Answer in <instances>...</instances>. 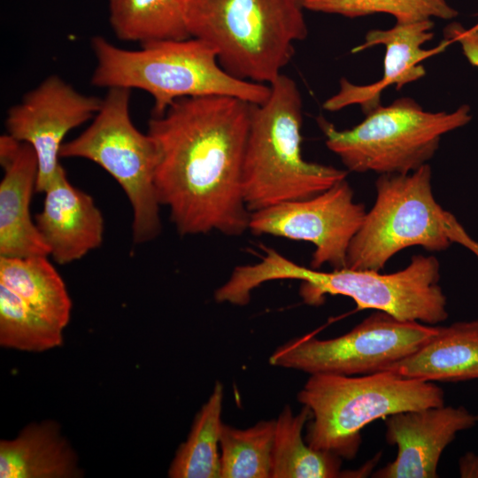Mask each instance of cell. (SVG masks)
I'll list each match as a JSON object with an SVG mask.
<instances>
[{
	"instance_id": "obj_4",
	"label": "cell",
	"mask_w": 478,
	"mask_h": 478,
	"mask_svg": "<svg viewBox=\"0 0 478 478\" xmlns=\"http://www.w3.org/2000/svg\"><path fill=\"white\" fill-rule=\"evenodd\" d=\"M303 9L297 0H185V20L228 73L269 85L307 35Z\"/></svg>"
},
{
	"instance_id": "obj_23",
	"label": "cell",
	"mask_w": 478,
	"mask_h": 478,
	"mask_svg": "<svg viewBox=\"0 0 478 478\" xmlns=\"http://www.w3.org/2000/svg\"><path fill=\"white\" fill-rule=\"evenodd\" d=\"M275 420L246 429L222 424L220 478H271Z\"/></svg>"
},
{
	"instance_id": "obj_8",
	"label": "cell",
	"mask_w": 478,
	"mask_h": 478,
	"mask_svg": "<svg viewBox=\"0 0 478 478\" xmlns=\"http://www.w3.org/2000/svg\"><path fill=\"white\" fill-rule=\"evenodd\" d=\"M431 181L428 164L409 173L380 174L374 203L350 243L345 268L380 272L406 248L440 251L452 243Z\"/></svg>"
},
{
	"instance_id": "obj_6",
	"label": "cell",
	"mask_w": 478,
	"mask_h": 478,
	"mask_svg": "<svg viewBox=\"0 0 478 478\" xmlns=\"http://www.w3.org/2000/svg\"><path fill=\"white\" fill-rule=\"evenodd\" d=\"M351 129L339 130L322 117L317 121L327 147L349 171L379 174L409 173L428 164L442 137L466 125L470 107L454 112H428L412 98L379 105Z\"/></svg>"
},
{
	"instance_id": "obj_12",
	"label": "cell",
	"mask_w": 478,
	"mask_h": 478,
	"mask_svg": "<svg viewBox=\"0 0 478 478\" xmlns=\"http://www.w3.org/2000/svg\"><path fill=\"white\" fill-rule=\"evenodd\" d=\"M101 104L102 99L82 94L59 76L50 75L8 110L7 134L35 152L36 192L43 193L54 178L66 135L92 120Z\"/></svg>"
},
{
	"instance_id": "obj_5",
	"label": "cell",
	"mask_w": 478,
	"mask_h": 478,
	"mask_svg": "<svg viewBox=\"0 0 478 478\" xmlns=\"http://www.w3.org/2000/svg\"><path fill=\"white\" fill-rule=\"evenodd\" d=\"M297 399L312 412L306 443L352 459L364 427L395 413L443 405L444 392L432 382L385 370L359 375L310 374Z\"/></svg>"
},
{
	"instance_id": "obj_26",
	"label": "cell",
	"mask_w": 478,
	"mask_h": 478,
	"mask_svg": "<svg viewBox=\"0 0 478 478\" xmlns=\"http://www.w3.org/2000/svg\"><path fill=\"white\" fill-rule=\"evenodd\" d=\"M445 39L458 42L469 63L478 68V23L465 29L459 23H451L444 29Z\"/></svg>"
},
{
	"instance_id": "obj_2",
	"label": "cell",
	"mask_w": 478,
	"mask_h": 478,
	"mask_svg": "<svg viewBox=\"0 0 478 478\" xmlns=\"http://www.w3.org/2000/svg\"><path fill=\"white\" fill-rule=\"evenodd\" d=\"M90 46L96 61L91 84L146 91L154 101L152 116L162 115L175 101L185 97L226 96L259 104L270 94L269 85L228 73L215 50L194 37L127 50L103 36H94Z\"/></svg>"
},
{
	"instance_id": "obj_19",
	"label": "cell",
	"mask_w": 478,
	"mask_h": 478,
	"mask_svg": "<svg viewBox=\"0 0 478 478\" xmlns=\"http://www.w3.org/2000/svg\"><path fill=\"white\" fill-rule=\"evenodd\" d=\"M47 257L0 256V283L64 329L70 320L72 301L62 277Z\"/></svg>"
},
{
	"instance_id": "obj_13",
	"label": "cell",
	"mask_w": 478,
	"mask_h": 478,
	"mask_svg": "<svg viewBox=\"0 0 478 478\" xmlns=\"http://www.w3.org/2000/svg\"><path fill=\"white\" fill-rule=\"evenodd\" d=\"M434 22L432 19L400 23L396 22L389 29H373L366 34L361 45L352 50L358 53L367 48L383 45L385 47L384 70L381 80L367 85H357L345 78L341 79L337 93L323 103L328 112L340 111L357 104L367 114L381 105V96L389 86L400 89L405 85L425 76L426 71L420 63L439 54L451 43L444 39L433 49L421 46L432 40Z\"/></svg>"
},
{
	"instance_id": "obj_1",
	"label": "cell",
	"mask_w": 478,
	"mask_h": 478,
	"mask_svg": "<svg viewBox=\"0 0 478 478\" xmlns=\"http://www.w3.org/2000/svg\"><path fill=\"white\" fill-rule=\"evenodd\" d=\"M252 105L226 96L185 97L150 120L158 197L181 235L249 230L243 166Z\"/></svg>"
},
{
	"instance_id": "obj_27",
	"label": "cell",
	"mask_w": 478,
	"mask_h": 478,
	"mask_svg": "<svg viewBox=\"0 0 478 478\" xmlns=\"http://www.w3.org/2000/svg\"><path fill=\"white\" fill-rule=\"evenodd\" d=\"M443 220L451 242L462 245L478 258V241L466 231L454 215L444 210Z\"/></svg>"
},
{
	"instance_id": "obj_11",
	"label": "cell",
	"mask_w": 478,
	"mask_h": 478,
	"mask_svg": "<svg viewBox=\"0 0 478 478\" xmlns=\"http://www.w3.org/2000/svg\"><path fill=\"white\" fill-rule=\"evenodd\" d=\"M366 209L354 200L346 179L312 197L292 200L251 212L249 230L312 243L311 267L329 265L346 267L350 243L358 230Z\"/></svg>"
},
{
	"instance_id": "obj_18",
	"label": "cell",
	"mask_w": 478,
	"mask_h": 478,
	"mask_svg": "<svg viewBox=\"0 0 478 478\" xmlns=\"http://www.w3.org/2000/svg\"><path fill=\"white\" fill-rule=\"evenodd\" d=\"M77 456L53 420L32 423L0 441L1 478L81 477Z\"/></svg>"
},
{
	"instance_id": "obj_14",
	"label": "cell",
	"mask_w": 478,
	"mask_h": 478,
	"mask_svg": "<svg viewBox=\"0 0 478 478\" xmlns=\"http://www.w3.org/2000/svg\"><path fill=\"white\" fill-rule=\"evenodd\" d=\"M478 415L463 406H430L386 417V440L396 459L374 473L377 478H436L440 457L456 435L475 426Z\"/></svg>"
},
{
	"instance_id": "obj_21",
	"label": "cell",
	"mask_w": 478,
	"mask_h": 478,
	"mask_svg": "<svg viewBox=\"0 0 478 478\" xmlns=\"http://www.w3.org/2000/svg\"><path fill=\"white\" fill-rule=\"evenodd\" d=\"M109 20L121 41L142 44L191 37L185 0H107Z\"/></svg>"
},
{
	"instance_id": "obj_10",
	"label": "cell",
	"mask_w": 478,
	"mask_h": 478,
	"mask_svg": "<svg viewBox=\"0 0 478 478\" xmlns=\"http://www.w3.org/2000/svg\"><path fill=\"white\" fill-rule=\"evenodd\" d=\"M302 279V293L309 305L323 302L326 295H340L351 298L358 310L382 311L400 320L436 325L448 318L446 297L439 285L440 264L431 255H415L406 267L392 274L309 267Z\"/></svg>"
},
{
	"instance_id": "obj_7",
	"label": "cell",
	"mask_w": 478,
	"mask_h": 478,
	"mask_svg": "<svg viewBox=\"0 0 478 478\" xmlns=\"http://www.w3.org/2000/svg\"><path fill=\"white\" fill-rule=\"evenodd\" d=\"M130 94L128 89H108L90 125L63 143L60 158L90 160L114 178L132 208L133 239L141 243L154 239L161 230L155 183L158 150L148 133L135 127Z\"/></svg>"
},
{
	"instance_id": "obj_17",
	"label": "cell",
	"mask_w": 478,
	"mask_h": 478,
	"mask_svg": "<svg viewBox=\"0 0 478 478\" xmlns=\"http://www.w3.org/2000/svg\"><path fill=\"white\" fill-rule=\"evenodd\" d=\"M388 370L428 382L478 379V320L439 326L435 336Z\"/></svg>"
},
{
	"instance_id": "obj_16",
	"label": "cell",
	"mask_w": 478,
	"mask_h": 478,
	"mask_svg": "<svg viewBox=\"0 0 478 478\" xmlns=\"http://www.w3.org/2000/svg\"><path fill=\"white\" fill-rule=\"evenodd\" d=\"M0 256L50 255L30 214L36 188L38 162L33 148L9 134L0 137Z\"/></svg>"
},
{
	"instance_id": "obj_28",
	"label": "cell",
	"mask_w": 478,
	"mask_h": 478,
	"mask_svg": "<svg viewBox=\"0 0 478 478\" xmlns=\"http://www.w3.org/2000/svg\"><path fill=\"white\" fill-rule=\"evenodd\" d=\"M459 472L463 478H478V455L466 452L459 460Z\"/></svg>"
},
{
	"instance_id": "obj_24",
	"label": "cell",
	"mask_w": 478,
	"mask_h": 478,
	"mask_svg": "<svg viewBox=\"0 0 478 478\" xmlns=\"http://www.w3.org/2000/svg\"><path fill=\"white\" fill-rule=\"evenodd\" d=\"M63 343V328L31 308L0 283V345L41 352Z\"/></svg>"
},
{
	"instance_id": "obj_15",
	"label": "cell",
	"mask_w": 478,
	"mask_h": 478,
	"mask_svg": "<svg viewBox=\"0 0 478 478\" xmlns=\"http://www.w3.org/2000/svg\"><path fill=\"white\" fill-rule=\"evenodd\" d=\"M43 193L35 222L57 263L76 261L101 245L103 214L90 195L70 182L61 164Z\"/></svg>"
},
{
	"instance_id": "obj_22",
	"label": "cell",
	"mask_w": 478,
	"mask_h": 478,
	"mask_svg": "<svg viewBox=\"0 0 478 478\" xmlns=\"http://www.w3.org/2000/svg\"><path fill=\"white\" fill-rule=\"evenodd\" d=\"M223 397V386L216 382L209 398L196 415L187 440L176 451L168 469L169 477L220 478Z\"/></svg>"
},
{
	"instance_id": "obj_3",
	"label": "cell",
	"mask_w": 478,
	"mask_h": 478,
	"mask_svg": "<svg viewBox=\"0 0 478 478\" xmlns=\"http://www.w3.org/2000/svg\"><path fill=\"white\" fill-rule=\"evenodd\" d=\"M267 99L253 104L243 166V194L252 212L316 196L346 179L347 171L302 155L303 103L294 80L281 74Z\"/></svg>"
},
{
	"instance_id": "obj_9",
	"label": "cell",
	"mask_w": 478,
	"mask_h": 478,
	"mask_svg": "<svg viewBox=\"0 0 478 478\" xmlns=\"http://www.w3.org/2000/svg\"><path fill=\"white\" fill-rule=\"evenodd\" d=\"M439 331V326L400 320L375 311L348 333L321 340L294 338L278 347L269 362L313 374L359 375L388 370Z\"/></svg>"
},
{
	"instance_id": "obj_29",
	"label": "cell",
	"mask_w": 478,
	"mask_h": 478,
	"mask_svg": "<svg viewBox=\"0 0 478 478\" xmlns=\"http://www.w3.org/2000/svg\"><path fill=\"white\" fill-rule=\"evenodd\" d=\"M297 2L303 6V4H304L305 0H297Z\"/></svg>"
},
{
	"instance_id": "obj_20",
	"label": "cell",
	"mask_w": 478,
	"mask_h": 478,
	"mask_svg": "<svg viewBox=\"0 0 478 478\" xmlns=\"http://www.w3.org/2000/svg\"><path fill=\"white\" fill-rule=\"evenodd\" d=\"M312 418L306 406L294 414L286 405L275 420L271 478L352 477L341 470L342 458L311 447L303 429Z\"/></svg>"
},
{
	"instance_id": "obj_25",
	"label": "cell",
	"mask_w": 478,
	"mask_h": 478,
	"mask_svg": "<svg viewBox=\"0 0 478 478\" xmlns=\"http://www.w3.org/2000/svg\"><path fill=\"white\" fill-rule=\"evenodd\" d=\"M303 7L348 18L382 12L392 15L400 23L432 18L451 19L458 15L446 0H305Z\"/></svg>"
}]
</instances>
